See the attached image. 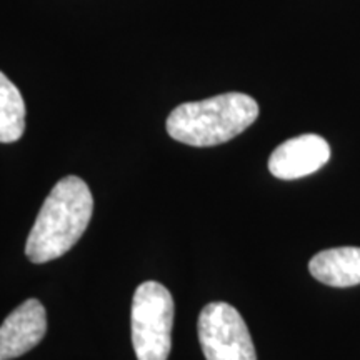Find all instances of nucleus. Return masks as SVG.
Here are the masks:
<instances>
[{
  "mask_svg": "<svg viewBox=\"0 0 360 360\" xmlns=\"http://www.w3.org/2000/svg\"><path fill=\"white\" fill-rule=\"evenodd\" d=\"M92 212V192L82 179L69 175L58 180L27 237L30 262L45 264L67 254L84 236Z\"/></svg>",
  "mask_w": 360,
  "mask_h": 360,
  "instance_id": "obj_1",
  "label": "nucleus"
},
{
  "mask_svg": "<svg viewBox=\"0 0 360 360\" xmlns=\"http://www.w3.org/2000/svg\"><path fill=\"white\" fill-rule=\"evenodd\" d=\"M259 117V105L240 92L220 94L199 102L175 107L167 119L174 141L192 147H214L232 141Z\"/></svg>",
  "mask_w": 360,
  "mask_h": 360,
  "instance_id": "obj_2",
  "label": "nucleus"
},
{
  "mask_svg": "<svg viewBox=\"0 0 360 360\" xmlns=\"http://www.w3.org/2000/svg\"><path fill=\"white\" fill-rule=\"evenodd\" d=\"M172 294L159 282H143L132 299V345L137 360H167L172 349Z\"/></svg>",
  "mask_w": 360,
  "mask_h": 360,
  "instance_id": "obj_3",
  "label": "nucleus"
},
{
  "mask_svg": "<svg viewBox=\"0 0 360 360\" xmlns=\"http://www.w3.org/2000/svg\"><path fill=\"white\" fill-rule=\"evenodd\" d=\"M197 332L207 360H257L247 323L231 304L205 305L199 315Z\"/></svg>",
  "mask_w": 360,
  "mask_h": 360,
  "instance_id": "obj_4",
  "label": "nucleus"
},
{
  "mask_svg": "<svg viewBox=\"0 0 360 360\" xmlns=\"http://www.w3.org/2000/svg\"><path fill=\"white\" fill-rule=\"evenodd\" d=\"M330 159V146L321 135L304 134L289 139L272 152L269 170L274 177L295 180L317 172Z\"/></svg>",
  "mask_w": 360,
  "mask_h": 360,
  "instance_id": "obj_5",
  "label": "nucleus"
},
{
  "mask_svg": "<svg viewBox=\"0 0 360 360\" xmlns=\"http://www.w3.org/2000/svg\"><path fill=\"white\" fill-rule=\"evenodd\" d=\"M47 332V314L37 299L19 305L0 326V360L20 357L40 344Z\"/></svg>",
  "mask_w": 360,
  "mask_h": 360,
  "instance_id": "obj_6",
  "label": "nucleus"
},
{
  "mask_svg": "<svg viewBox=\"0 0 360 360\" xmlns=\"http://www.w3.org/2000/svg\"><path fill=\"white\" fill-rule=\"evenodd\" d=\"M315 281L330 287L360 283V247H337L315 254L309 262Z\"/></svg>",
  "mask_w": 360,
  "mask_h": 360,
  "instance_id": "obj_7",
  "label": "nucleus"
},
{
  "mask_svg": "<svg viewBox=\"0 0 360 360\" xmlns=\"http://www.w3.org/2000/svg\"><path fill=\"white\" fill-rule=\"evenodd\" d=\"M25 130V102L20 90L0 72V142H17Z\"/></svg>",
  "mask_w": 360,
  "mask_h": 360,
  "instance_id": "obj_8",
  "label": "nucleus"
}]
</instances>
